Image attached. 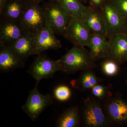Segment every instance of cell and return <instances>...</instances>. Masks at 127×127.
I'll return each instance as SVG.
<instances>
[{
    "instance_id": "cell-23",
    "label": "cell",
    "mask_w": 127,
    "mask_h": 127,
    "mask_svg": "<svg viewBox=\"0 0 127 127\" xmlns=\"http://www.w3.org/2000/svg\"><path fill=\"white\" fill-rule=\"evenodd\" d=\"M127 22V0H109Z\"/></svg>"
},
{
    "instance_id": "cell-22",
    "label": "cell",
    "mask_w": 127,
    "mask_h": 127,
    "mask_svg": "<svg viewBox=\"0 0 127 127\" xmlns=\"http://www.w3.org/2000/svg\"><path fill=\"white\" fill-rule=\"evenodd\" d=\"M70 89L67 86L60 85L56 88L54 91V95L57 100L60 101H67L71 97Z\"/></svg>"
},
{
    "instance_id": "cell-1",
    "label": "cell",
    "mask_w": 127,
    "mask_h": 127,
    "mask_svg": "<svg viewBox=\"0 0 127 127\" xmlns=\"http://www.w3.org/2000/svg\"><path fill=\"white\" fill-rule=\"evenodd\" d=\"M58 61L61 66L62 71L67 73L86 70L95 66V62L92 58L89 51L84 47L77 46H73Z\"/></svg>"
},
{
    "instance_id": "cell-13",
    "label": "cell",
    "mask_w": 127,
    "mask_h": 127,
    "mask_svg": "<svg viewBox=\"0 0 127 127\" xmlns=\"http://www.w3.org/2000/svg\"><path fill=\"white\" fill-rule=\"evenodd\" d=\"M25 61L22 59L9 45H0V71L8 72L23 67Z\"/></svg>"
},
{
    "instance_id": "cell-5",
    "label": "cell",
    "mask_w": 127,
    "mask_h": 127,
    "mask_svg": "<svg viewBox=\"0 0 127 127\" xmlns=\"http://www.w3.org/2000/svg\"><path fill=\"white\" fill-rule=\"evenodd\" d=\"M92 34L81 19L74 16L70 19L63 36L73 46L88 47Z\"/></svg>"
},
{
    "instance_id": "cell-15",
    "label": "cell",
    "mask_w": 127,
    "mask_h": 127,
    "mask_svg": "<svg viewBox=\"0 0 127 127\" xmlns=\"http://www.w3.org/2000/svg\"><path fill=\"white\" fill-rule=\"evenodd\" d=\"M88 47L94 62L109 58V43L106 37L99 34H92Z\"/></svg>"
},
{
    "instance_id": "cell-19",
    "label": "cell",
    "mask_w": 127,
    "mask_h": 127,
    "mask_svg": "<svg viewBox=\"0 0 127 127\" xmlns=\"http://www.w3.org/2000/svg\"><path fill=\"white\" fill-rule=\"evenodd\" d=\"M71 16L81 18L86 11L87 6L78 0H57Z\"/></svg>"
},
{
    "instance_id": "cell-20",
    "label": "cell",
    "mask_w": 127,
    "mask_h": 127,
    "mask_svg": "<svg viewBox=\"0 0 127 127\" xmlns=\"http://www.w3.org/2000/svg\"><path fill=\"white\" fill-rule=\"evenodd\" d=\"M98 80L93 73L90 71L84 72L78 80L72 82L73 86L81 87L84 89H91L97 84Z\"/></svg>"
},
{
    "instance_id": "cell-27",
    "label": "cell",
    "mask_w": 127,
    "mask_h": 127,
    "mask_svg": "<svg viewBox=\"0 0 127 127\" xmlns=\"http://www.w3.org/2000/svg\"><path fill=\"white\" fill-rule=\"evenodd\" d=\"M80 2H82V3H85V2H86L88 0H78Z\"/></svg>"
},
{
    "instance_id": "cell-9",
    "label": "cell",
    "mask_w": 127,
    "mask_h": 127,
    "mask_svg": "<svg viewBox=\"0 0 127 127\" xmlns=\"http://www.w3.org/2000/svg\"><path fill=\"white\" fill-rule=\"evenodd\" d=\"M55 33L46 25L34 35V55H38L50 50H58L61 43Z\"/></svg>"
},
{
    "instance_id": "cell-12",
    "label": "cell",
    "mask_w": 127,
    "mask_h": 127,
    "mask_svg": "<svg viewBox=\"0 0 127 127\" xmlns=\"http://www.w3.org/2000/svg\"><path fill=\"white\" fill-rule=\"evenodd\" d=\"M109 45V56L118 63L127 61V34L121 33L108 38Z\"/></svg>"
},
{
    "instance_id": "cell-16",
    "label": "cell",
    "mask_w": 127,
    "mask_h": 127,
    "mask_svg": "<svg viewBox=\"0 0 127 127\" xmlns=\"http://www.w3.org/2000/svg\"><path fill=\"white\" fill-rule=\"evenodd\" d=\"M18 56L26 61L34 55V36L26 34L9 45Z\"/></svg>"
},
{
    "instance_id": "cell-24",
    "label": "cell",
    "mask_w": 127,
    "mask_h": 127,
    "mask_svg": "<svg viewBox=\"0 0 127 127\" xmlns=\"http://www.w3.org/2000/svg\"><path fill=\"white\" fill-rule=\"evenodd\" d=\"M92 94L96 97L102 98L106 93V88L102 85L96 84L92 89Z\"/></svg>"
},
{
    "instance_id": "cell-11",
    "label": "cell",
    "mask_w": 127,
    "mask_h": 127,
    "mask_svg": "<svg viewBox=\"0 0 127 127\" xmlns=\"http://www.w3.org/2000/svg\"><path fill=\"white\" fill-rule=\"evenodd\" d=\"M26 34L20 22L0 21V45H10Z\"/></svg>"
},
{
    "instance_id": "cell-10",
    "label": "cell",
    "mask_w": 127,
    "mask_h": 127,
    "mask_svg": "<svg viewBox=\"0 0 127 127\" xmlns=\"http://www.w3.org/2000/svg\"><path fill=\"white\" fill-rule=\"evenodd\" d=\"M80 19L92 34H99L108 38L106 26L101 10L87 6L86 11Z\"/></svg>"
},
{
    "instance_id": "cell-28",
    "label": "cell",
    "mask_w": 127,
    "mask_h": 127,
    "mask_svg": "<svg viewBox=\"0 0 127 127\" xmlns=\"http://www.w3.org/2000/svg\"><path fill=\"white\" fill-rule=\"evenodd\" d=\"M34 0L35 1H37V2H40V3L41 1H42L43 0Z\"/></svg>"
},
{
    "instance_id": "cell-2",
    "label": "cell",
    "mask_w": 127,
    "mask_h": 127,
    "mask_svg": "<svg viewBox=\"0 0 127 127\" xmlns=\"http://www.w3.org/2000/svg\"><path fill=\"white\" fill-rule=\"evenodd\" d=\"M46 25L55 34L63 35L71 15L57 0H48L42 5Z\"/></svg>"
},
{
    "instance_id": "cell-26",
    "label": "cell",
    "mask_w": 127,
    "mask_h": 127,
    "mask_svg": "<svg viewBox=\"0 0 127 127\" xmlns=\"http://www.w3.org/2000/svg\"><path fill=\"white\" fill-rule=\"evenodd\" d=\"M8 0H0V12L2 11Z\"/></svg>"
},
{
    "instance_id": "cell-7",
    "label": "cell",
    "mask_w": 127,
    "mask_h": 127,
    "mask_svg": "<svg viewBox=\"0 0 127 127\" xmlns=\"http://www.w3.org/2000/svg\"><path fill=\"white\" fill-rule=\"evenodd\" d=\"M37 55L28 71L36 82L52 77L57 71H61L58 60H52L41 53Z\"/></svg>"
},
{
    "instance_id": "cell-3",
    "label": "cell",
    "mask_w": 127,
    "mask_h": 127,
    "mask_svg": "<svg viewBox=\"0 0 127 127\" xmlns=\"http://www.w3.org/2000/svg\"><path fill=\"white\" fill-rule=\"evenodd\" d=\"M19 22L27 33L34 35L45 26V15L40 2L34 0L28 1Z\"/></svg>"
},
{
    "instance_id": "cell-30",
    "label": "cell",
    "mask_w": 127,
    "mask_h": 127,
    "mask_svg": "<svg viewBox=\"0 0 127 127\" xmlns=\"http://www.w3.org/2000/svg\"><path fill=\"white\" fill-rule=\"evenodd\" d=\"M126 34H127V31H126Z\"/></svg>"
},
{
    "instance_id": "cell-4",
    "label": "cell",
    "mask_w": 127,
    "mask_h": 127,
    "mask_svg": "<svg viewBox=\"0 0 127 127\" xmlns=\"http://www.w3.org/2000/svg\"><path fill=\"white\" fill-rule=\"evenodd\" d=\"M39 82H36L34 88L30 91L26 103L22 107L23 111L33 121L36 120L46 108L53 103V97L50 94L44 95L38 91Z\"/></svg>"
},
{
    "instance_id": "cell-6",
    "label": "cell",
    "mask_w": 127,
    "mask_h": 127,
    "mask_svg": "<svg viewBox=\"0 0 127 127\" xmlns=\"http://www.w3.org/2000/svg\"><path fill=\"white\" fill-rule=\"evenodd\" d=\"M101 10L106 26L108 38L115 34L126 33L127 21L109 0H104Z\"/></svg>"
},
{
    "instance_id": "cell-21",
    "label": "cell",
    "mask_w": 127,
    "mask_h": 127,
    "mask_svg": "<svg viewBox=\"0 0 127 127\" xmlns=\"http://www.w3.org/2000/svg\"><path fill=\"white\" fill-rule=\"evenodd\" d=\"M119 64L113 59L110 58H106L102 63V70L103 73L107 76H113L118 73Z\"/></svg>"
},
{
    "instance_id": "cell-14",
    "label": "cell",
    "mask_w": 127,
    "mask_h": 127,
    "mask_svg": "<svg viewBox=\"0 0 127 127\" xmlns=\"http://www.w3.org/2000/svg\"><path fill=\"white\" fill-rule=\"evenodd\" d=\"M106 109L109 122L116 124L127 122V103L123 100L113 99L107 104Z\"/></svg>"
},
{
    "instance_id": "cell-25",
    "label": "cell",
    "mask_w": 127,
    "mask_h": 127,
    "mask_svg": "<svg viewBox=\"0 0 127 127\" xmlns=\"http://www.w3.org/2000/svg\"><path fill=\"white\" fill-rule=\"evenodd\" d=\"M90 6L101 10L103 6L104 0H88Z\"/></svg>"
},
{
    "instance_id": "cell-17",
    "label": "cell",
    "mask_w": 127,
    "mask_h": 127,
    "mask_svg": "<svg viewBox=\"0 0 127 127\" xmlns=\"http://www.w3.org/2000/svg\"><path fill=\"white\" fill-rule=\"evenodd\" d=\"M27 1L22 0H8L0 12V21L19 22Z\"/></svg>"
},
{
    "instance_id": "cell-29",
    "label": "cell",
    "mask_w": 127,
    "mask_h": 127,
    "mask_svg": "<svg viewBox=\"0 0 127 127\" xmlns=\"http://www.w3.org/2000/svg\"><path fill=\"white\" fill-rule=\"evenodd\" d=\"M22 0L24 1H28L29 0Z\"/></svg>"
},
{
    "instance_id": "cell-18",
    "label": "cell",
    "mask_w": 127,
    "mask_h": 127,
    "mask_svg": "<svg viewBox=\"0 0 127 127\" xmlns=\"http://www.w3.org/2000/svg\"><path fill=\"white\" fill-rule=\"evenodd\" d=\"M79 123L78 109L74 107L67 109L60 116L57 126L58 127H76L79 126Z\"/></svg>"
},
{
    "instance_id": "cell-8",
    "label": "cell",
    "mask_w": 127,
    "mask_h": 127,
    "mask_svg": "<svg viewBox=\"0 0 127 127\" xmlns=\"http://www.w3.org/2000/svg\"><path fill=\"white\" fill-rule=\"evenodd\" d=\"M83 122L89 127H106L109 121L100 104L95 100L87 99L83 111Z\"/></svg>"
}]
</instances>
